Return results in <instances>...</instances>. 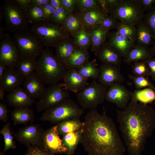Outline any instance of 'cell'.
<instances>
[{
    "instance_id": "cell-39",
    "label": "cell",
    "mask_w": 155,
    "mask_h": 155,
    "mask_svg": "<svg viewBox=\"0 0 155 155\" xmlns=\"http://www.w3.org/2000/svg\"><path fill=\"white\" fill-rule=\"evenodd\" d=\"M129 77L133 81L137 90L149 87L155 90V86L149 81L148 77L129 75Z\"/></svg>"
},
{
    "instance_id": "cell-10",
    "label": "cell",
    "mask_w": 155,
    "mask_h": 155,
    "mask_svg": "<svg viewBox=\"0 0 155 155\" xmlns=\"http://www.w3.org/2000/svg\"><path fill=\"white\" fill-rule=\"evenodd\" d=\"M68 91L60 82L49 85L39 99L36 107L38 112L53 107L70 98Z\"/></svg>"
},
{
    "instance_id": "cell-3",
    "label": "cell",
    "mask_w": 155,
    "mask_h": 155,
    "mask_svg": "<svg viewBox=\"0 0 155 155\" xmlns=\"http://www.w3.org/2000/svg\"><path fill=\"white\" fill-rule=\"evenodd\" d=\"M67 69L48 48L44 49L37 60L35 72L45 84L59 82Z\"/></svg>"
},
{
    "instance_id": "cell-19",
    "label": "cell",
    "mask_w": 155,
    "mask_h": 155,
    "mask_svg": "<svg viewBox=\"0 0 155 155\" xmlns=\"http://www.w3.org/2000/svg\"><path fill=\"white\" fill-rule=\"evenodd\" d=\"M7 101L10 105L15 108L29 107L33 104L34 99L23 88L20 87L9 92Z\"/></svg>"
},
{
    "instance_id": "cell-24",
    "label": "cell",
    "mask_w": 155,
    "mask_h": 155,
    "mask_svg": "<svg viewBox=\"0 0 155 155\" xmlns=\"http://www.w3.org/2000/svg\"><path fill=\"white\" fill-rule=\"evenodd\" d=\"M55 48L56 56L64 64L78 47L70 37L60 40Z\"/></svg>"
},
{
    "instance_id": "cell-54",
    "label": "cell",
    "mask_w": 155,
    "mask_h": 155,
    "mask_svg": "<svg viewBox=\"0 0 155 155\" xmlns=\"http://www.w3.org/2000/svg\"><path fill=\"white\" fill-rule=\"evenodd\" d=\"M7 68L4 64L2 62H0V79L3 76Z\"/></svg>"
},
{
    "instance_id": "cell-13",
    "label": "cell",
    "mask_w": 155,
    "mask_h": 155,
    "mask_svg": "<svg viewBox=\"0 0 155 155\" xmlns=\"http://www.w3.org/2000/svg\"><path fill=\"white\" fill-rule=\"evenodd\" d=\"M44 131L38 124H32L20 129L15 136L22 145L39 146Z\"/></svg>"
},
{
    "instance_id": "cell-29",
    "label": "cell",
    "mask_w": 155,
    "mask_h": 155,
    "mask_svg": "<svg viewBox=\"0 0 155 155\" xmlns=\"http://www.w3.org/2000/svg\"><path fill=\"white\" fill-rule=\"evenodd\" d=\"M78 48L85 51L92 45V40L88 30L84 27L75 31L71 35Z\"/></svg>"
},
{
    "instance_id": "cell-27",
    "label": "cell",
    "mask_w": 155,
    "mask_h": 155,
    "mask_svg": "<svg viewBox=\"0 0 155 155\" xmlns=\"http://www.w3.org/2000/svg\"><path fill=\"white\" fill-rule=\"evenodd\" d=\"M136 41L138 44L148 47L155 40L153 34L143 20L137 26Z\"/></svg>"
},
{
    "instance_id": "cell-45",
    "label": "cell",
    "mask_w": 155,
    "mask_h": 155,
    "mask_svg": "<svg viewBox=\"0 0 155 155\" xmlns=\"http://www.w3.org/2000/svg\"><path fill=\"white\" fill-rule=\"evenodd\" d=\"M27 148L25 155H51L39 146H31Z\"/></svg>"
},
{
    "instance_id": "cell-47",
    "label": "cell",
    "mask_w": 155,
    "mask_h": 155,
    "mask_svg": "<svg viewBox=\"0 0 155 155\" xmlns=\"http://www.w3.org/2000/svg\"><path fill=\"white\" fill-rule=\"evenodd\" d=\"M62 7L64 8L70 13L74 11L76 0H61Z\"/></svg>"
},
{
    "instance_id": "cell-6",
    "label": "cell",
    "mask_w": 155,
    "mask_h": 155,
    "mask_svg": "<svg viewBox=\"0 0 155 155\" xmlns=\"http://www.w3.org/2000/svg\"><path fill=\"white\" fill-rule=\"evenodd\" d=\"M84 112V110L69 98L53 107L45 110L40 119L53 124L58 123L68 119H79Z\"/></svg>"
},
{
    "instance_id": "cell-52",
    "label": "cell",
    "mask_w": 155,
    "mask_h": 155,
    "mask_svg": "<svg viewBox=\"0 0 155 155\" xmlns=\"http://www.w3.org/2000/svg\"><path fill=\"white\" fill-rule=\"evenodd\" d=\"M16 1L25 11L30 4L31 0H16Z\"/></svg>"
},
{
    "instance_id": "cell-44",
    "label": "cell",
    "mask_w": 155,
    "mask_h": 155,
    "mask_svg": "<svg viewBox=\"0 0 155 155\" xmlns=\"http://www.w3.org/2000/svg\"><path fill=\"white\" fill-rule=\"evenodd\" d=\"M119 22L112 16L108 15L102 20L100 25L104 29L109 31L112 28L117 29Z\"/></svg>"
},
{
    "instance_id": "cell-46",
    "label": "cell",
    "mask_w": 155,
    "mask_h": 155,
    "mask_svg": "<svg viewBox=\"0 0 155 155\" xmlns=\"http://www.w3.org/2000/svg\"><path fill=\"white\" fill-rule=\"evenodd\" d=\"M42 8L44 16V22H50L56 9L49 3L46 5Z\"/></svg>"
},
{
    "instance_id": "cell-28",
    "label": "cell",
    "mask_w": 155,
    "mask_h": 155,
    "mask_svg": "<svg viewBox=\"0 0 155 155\" xmlns=\"http://www.w3.org/2000/svg\"><path fill=\"white\" fill-rule=\"evenodd\" d=\"M11 116L14 125L26 123L33 121L35 119L34 111L28 107L15 108Z\"/></svg>"
},
{
    "instance_id": "cell-32",
    "label": "cell",
    "mask_w": 155,
    "mask_h": 155,
    "mask_svg": "<svg viewBox=\"0 0 155 155\" xmlns=\"http://www.w3.org/2000/svg\"><path fill=\"white\" fill-rule=\"evenodd\" d=\"M82 125L79 119H73L62 121L57 125L58 132L60 135L81 129Z\"/></svg>"
},
{
    "instance_id": "cell-36",
    "label": "cell",
    "mask_w": 155,
    "mask_h": 155,
    "mask_svg": "<svg viewBox=\"0 0 155 155\" xmlns=\"http://www.w3.org/2000/svg\"><path fill=\"white\" fill-rule=\"evenodd\" d=\"M71 35L75 31L84 27L81 19L75 13H70L62 26Z\"/></svg>"
},
{
    "instance_id": "cell-12",
    "label": "cell",
    "mask_w": 155,
    "mask_h": 155,
    "mask_svg": "<svg viewBox=\"0 0 155 155\" xmlns=\"http://www.w3.org/2000/svg\"><path fill=\"white\" fill-rule=\"evenodd\" d=\"M21 56L18 49L11 38L8 34L0 42V62L7 68H16Z\"/></svg>"
},
{
    "instance_id": "cell-37",
    "label": "cell",
    "mask_w": 155,
    "mask_h": 155,
    "mask_svg": "<svg viewBox=\"0 0 155 155\" xmlns=\"http://www.w3.org/2000/svg\"><path fill=\"white\" fill-rule=\"evenodd\" d=\"M0 133L3 136L4 142V148L3 152H5L11 149H15L16 146L14 141L9 123L5 124L0 130Z\"/></svg>"
},
{
    "instance_id": "cell-55",
    "label": "cell",
    "mask_w": 155,
    "mask_h": 155,
    "mask_svg": "<svg viewBox=\"0 0 155 155\" xmlns=\"http://www.w3.org/2000/svg\"><path fill=\"white\" fill-rule=\"evenodd\" d=\"M108 7L109 11L115 5L119 0H106Z\"/></svg>"
},
{
    "instance_id": "cell-34",
    "label": "cell",
    "mask_w": 155,
    "mask_h": 155,
    "mask_svg": "<svg viewBox=\"0 0 155 155\" xmlns=\"http://www.w3.org/2000/svg\"><path fill=\"white\" fill-rule=\"evenodd\" d=\"M96 60L88 61L83 66L78 69L79 73L83 77L94 80L98 79L100 75L99 68L97 67Z\"/></svg>"
},
{
    "instance_id": "cell-22",
    "label": "cell",
    "mask_w": 155,
    "mask_h": 155,
    "mask_svg": "<svg viewBox=\"0 0 155 155\" xmlns=\"http://www.w3.org/2000/svg\"><path fill=\"white\" fill-rule=\"evenodd\" d=\"M45 84L35 72L25 79L23 85L32 98L40 99L46 89Z\"/></svg>"
},
{
    "instance_id": "cell-57",
    "label": "cell",
    "mask_w": 155,
    "mask_h": 155,
    "mask_svg": "<svg viewBox=\"0 0 155 155\" xmlns=\"http://www.w3.org/2000/svg\"><path fill=\"white\" fill-rule=\"evenodd\" d=\"M152 53L154 55L155 54V41L153 43V46L150 49Z\"/></svg>"
},
{
    "instance_id": "cell-30",
    "label": "cell",
    "mask_w": 155,
    "mask_h": 155,
    "mask_svg": "<svg viewBox=\"0 0 155 155\" xmlns=\"http://www.w3.org/2000/svg\"><path fill=\"white\" fill-rule=\"evenodd\" d=\"M81 136V129L71 132L62 135V138L66 147L67 155H73L79 144L80 143Z\"/></svg>"
},
{
    "instance_id": "cell-2",
    "label": "cell",
    "mask_w": 155,
    "mask_h": 155,
    "mask_svg": "<svg viewBox=\"0 0 155 155\" xmlns=\"http://www.w3.org/2000/svg\"><path fill=\"white\" fill-rule=\"evenodd\" d=\"M117 119L129 155H141L155 129V110L132 97L127 106L117 109Z\"/></svg>"
},
{
    "instance_id": "cell-1",
    "label": "cell",
    "mask_w": 155,
    "mask_h": 155,
    "mask_svg": "<svg viewBox=\"0 0 155 155\" xmlns=\"http://www.w3.org/2000/svg\"><path fill=\"white\" fill-rule=\"evenodd\" d=\"M80 143L88 155H124L126 151L113 119L96 109L85 116Z\"/></svg>"
},
{
    "instance_id": "cell-26",
    "label": "cell",
    "mask_w": 155,
    "mask_h": 155,
    "mask_svg": "<svg viewBox=\"0 0 155 155\" xmlns=\"http://www.w3.org/2000/svg\"><path fill=\"white\" fill-rule=\"evenodd\" d=\"M89 58L88 51L78 48L64 64L67 70L78 69L86 63Z\"/></svg>"
},
{
    "instance_id": "cell-20",
    "label": "cell",
    "mask_w": 155,
    "mask_h": 155,
    "mask_svg": "<svg viewBox=\"0 0 155 155\" xmlns=\"http://www.w3.org/2000/svg\"><path fill=\"white\" fill-rule=\"evenodd\" d=\"M25 79L16 68H7L0 79V87L5 92H9L20 87L23 84Z\"/></svg>"
},
{
    "instance_id": "cell-59",
    "label": "cell",
    "mask_w": 155,
    "mask_h": 155,
    "mask_svg": "<svg viewBox=\"0 0 155 155\" xmlns=\"http://www.w3.org/2000/svg\"><path fill=\"white\" fill-rule=\"evenodd\" d=\"M154 104H155V102H154Z\"/></svg>"
},
{
    "instance_id": "cell-4",
    "label": "cell",
    "mask_w": 155,
    "mask_h": 155,
    "mask_svg": "<svg viewBox=\"0 0 155 155\" xmlns=\"http://www.w3.org/2000/svg\"><path fill=\"white\" fill-rule=\"evenodd\" d=\"M144 12L139 0H119L109 14L121 22L135 26L143 20Z\"/></svg>"
},
{
    "instance_id": "cell-56",
    "label": "cell",
    "mask_w": 155,
    "mask_h": 155,
    "mask_svg": "<svg viewBox=\"0 0 155 155\" xmlns=\"http://www.w3.org/2000/svg\"><path fill=\"white\" fill-rule=\"evenodd\" d=\"M5 92L3 89L0 87V100H3Z\"/></svg>"
},
{
    "instance_id": "cell-9",
    "label": "cell",
    "mask_w": 155,
    "mask_h": 155,
    "mask_svg": "<svg viewBox=\"0 0 155 155\" xmlns=\"http://www.w3.org/2000/svg\"><path fill=\"white\" fill-rule=\"evenodd\" d=\"M106 87L94 80L82 90L76 94L77 100L83 110L95 109L105 100Z\"/></svg>"
},
{
    "instance_id": "cell-15",
    "label": "cell",
    "mask_w": 155,
    "mask_h": 155,
    "mask_svg": "<svg viewBox=\"0 0 155 155\" xmlns=\"http://www.w3.org/2000/svg\"><path fill=\"white\" fill-rule=\"evenodd\" d=\"M99 83L106 87L116 83L121 84L125 80L119 67L110 64H102L99 67Z\"/></svg>"
},
{
    "instance_id": "cell-33",
    "label": "cell",
    "mask_w": 155,
    "mask_h": 155,
    "mask_svg": "<svg viewBox=\"0 0 155 155\" xmlns=\"http://www.w3.org/2000/svg\"><path fill=\"white\" fill-rule=\"evenodd\" d=\"M132 97L139 102L148 104L155 100V91L149 87L142 90H136L133 93Z\"/></svg>"
},
{
    "instance_id": "cell-8",
    "label": "cell",
    "mask_w": 155,
    "mask_h": 155,
    "mask_svg": "<svg viewBox=\"0 0 155 155\" xmlns=\"http://www.w3.org/2000/svg\"><path fill=\"white\" fill-rule=\"evenodd\" d=\"M13 39L21 57L36 59L44 49L41 41L30 30L15 32Z\"/></svg>"
},
{
    "instance_id": "cell-42",
    "label": "cell",
    "mask_w": 155,
    "mask_h": 155,
    "mask_svg": "<svg viewBox=\"0 0 155 155\" xmlns=\"http://www.w3.org/2000/svg\"><path fill=\"white\" fill-rule=\"evenodd\" d=\"M98 6H99L98 0H76L75 9L77 12L75 13Z\"/></svg>"
},
{
    "instance_id": "cell-7",
    "label": "cell",
    "mask_w": 155,
    "mask_h": 155,
    "mask_svg": "<svg viewBox=\"0 0 155 155\" xmlns=\"http://www.w3.org/2000/svg\"><path fill=\"white\" fill-rule=\"evenodd\" d=\"M41 41L44 46L55 48L61 40L70 37L63 27L50 22L32 24L30 30Z\"/></svg>"
},
{
    "instance_id": "cell-35",
    "label": "cell",
    "mask_w": 155,
    "mask_h": 155,
    "mask_svg": "<svg viewBox=\"0 0 155 155\" xmlns=\"http://www.w3.org/2000/svg\"><path fill=\"white\" fill-rule=\"evenodd\" d=\"M26 12L29 23L32 24H38L45 21L42 7L30 4Z\"/></svg>"
},
{
    "instance_id": "cell-53",
    "label": "cell",
    "mask_w": 155,
    "mask_h": 155,
    "mask_svg": "<svg viewBox=\"0 0 155 155\" xmlns=\"http://www.w3.org/2000/svg\"><path fill=\"white\" fill-rule=\"evenodd\" d=\"M49 4L56 9L62 7L61 0H49Z\"/></svg>"
},
{
    "instance_id": "cell-49",
    "label": "cell",
    "mask_w": 155,
    "mask_h": 155,
    "mask_svg": "<svg viewBox=\"0 0 155 155\" xmlns=\"http://www.w3.org/2000/svg\"><path fill=\"white\" fill-rule=\"evenodd\" d=\"M7 109L6 104L0 103V120L4 123L7 121Z\"/></svg>"
},
{
    "instance_id": "cell-38",
    "label": "cell",
    "mask_w": 155,
    "mask_h": 155,
    "mask_svg": "<svg viewBox=\"0 0 155 155\" xmlns=\"http://www.w3.org/2000/svg\"><path fill=\"white\" fill-rule=\"evenodd\" d=\"M117 32L120 35L136 41V28L135 26L120 22L116 29Z\"/></svg>"
},
{
    "instance_id": "cell-16",
    "label": "cell",
    "mask_w": 155,
    "mask_h": 155,
    "mask_svg": "<svg viewBox=\"0 0 155 155\" xmlns=\"http://www.w3.org/2000/svg\"><path fill=\"white\" fill-rule=\"evenodd\" d=\"M88 80L81 75L78 69H67L64 76L63 84L65 90L77 93L89 85Z\"/></svg>"
},
{
    "instance_id": "cell-5",
    "label": "cell",
    "mask_w": 155,
    "mask_h": 155,
    "mask_svg": "<svg viewBox=\"0 0 155 155\" xmlns=\"http://www.w3.org/2000/svg\"><path fill=\"white\" fill-rule=\"evenodd\" d=\"M5 29L12 33L29 30V22L26 11L16 0H6L2 6Z\"/></svg>"
},
{
    "instance_id": "cell-51",
    "label": "cell",
    "mask_w": 155,
    "mask_h": 155,
    "mask_svg": "<svg viewBox=\"0 0 155 155\" xmlns=\"http://www.w3.org/2000/svg\"><path fill=\"white\" fill-rule=\"evenodd\" d=\"M49 2V0H31L30 4L42 7Z\"/></svg>"
},
{
    "instance_id": "cell-31",
    "label": "cell",
    "mask_w": 155,
    "mask_h": 155,
    "mask_svg": "<svg viewBox=\"0 0 155 155\" xmlns=\"http://www.w3.org/2000/svg\"><path fill=\"white\" fill-rule=\"evenodd\" d=\"M36 63V59L30 57H21L16 69L25 79L35 72Z\"/></svg>"
},
{
    "instance_id": "cell-50",
    "label": "cell",
    "mask_w": 155,
    "mask_h": 155,
    "mask_svg": "<svg viewBox=\"0 0 155 155\" xmlns=\"http://www.w3.org/2000/svg\"><path fill=\"white\" fill-rule=\"evenodd\" d=\"M139 2L144 11H150L155 4V0H139Z\"/></svg>"
},
{
    "instance_id": "cell-25",
    "label": "cell",
    "mask_w": 155,
    "mask_h": 155,
    "mask_svg": "<svg viewBox=\"0 0 155 155\" xmlns=\"http://www.w3.org/2000/svg\"><path fill=\"white\" fill-rule=\"evenodd\" d=\"M88 30L92 40L91 50L95 53L106 42L109 30L104 29L100 24L92 27Z\"/></svg>"
},
{
    "instance_id": "cell-43",
    "label": "cell",
    "mask_w": 155,
    "mask_h": 155,
    "mask_svg": "<svg viewBox=\"0 0 155 155\" xmlns=\"http://www.w3.org/2000/svg\"><path fill=\"white\" fill-rule=\"evenodd\" d=\"M143 21L152 32L155 39V5L145 15Z\"/></svg>"
},
{
    "instance_id": "cell-21",
    "label": "cell",
    "mask_w": 155,
    "mask_h": 155,
    "mask_svg": "<svg viewBox=\"0 0 155 155\" xmlns=\"http://www.w3.org/2000/svg\"><path fill=\"white\" fill-rule=\"evenodd\" d=\"M95 54L102 64H112L119 67L121 64L122 56L117 50L106 42L98 51L95 53Z\"/></svg>"
},
{
    "instance_id": "cell-18",
    "label": "cell",
    "mask_w": 155,
    "mask_h": 155,
    "mask_svg": "<svg viewBox=\"0 0 155 155\" xmlns=\"http://www.w3.org/2000/svg\"><path fill=\"white\" fill-rule=\"evenodd\" d=\"M108 39L107 42L125 58L134 46L135 41L120 35L117 31L108 33Z\"/></svg>"
},
{
    "instance_id": "cell-40",
    "label": "cell",
    "mask_w": 155,
    "mask_h": 155,
    "mask_svg": "<svg viewBox=\"0 0 155 155\" xmlns=\"http://www.w3.org/2000/svg\"><path fill=\"white\" fill-rule=\"evenodd\" d=\"M70 13H71L63 7H59L56 10L50 22L62 27L65 20Z\"/></svg>"
},
{
    "instance_id": "cell-48",
    "label": "cell",
    "mask_w": 155,
    "mask_h": 155,
    "mask_svg": "<svg viewBox=\"0 0 155 155\" xmlns=\"http://www.w3.org/2000/svg\"><path fill=\"white\" fill-rule=\"evenodd\" d=\"M145 63L149 69L151 78L155 81V57H153Z\"/></svg>"
},
{
    "instance_id": "cell-41",
    "label": "cell",
    "mask_w": 155,
    "mask_h": 155,
    "mask_svg": "<svg viewBox=\"0 0 155 155\" xmlns=\"http://www.w3.org/2000/svg\"><path fill=\"white\" fill-rule=\"evenodd\" d=\"M132 72L135 76L148 77L150 75L149 69L145 62H135L132 65Z\"/></svg>"
},
{
    "instance_id": "cell-11",
    "label": "cell",
    "mask_w": 155,
    "mask_h": 155,
    "mask_svg": "<svg viewBox=\"0 0 155 155\" xmlns=\"http://www.w3.org/2000/svg\"><path fill=\"white\" fill-rule=\"evenodd\" d=\"M60 135L57 125L44 131L39 146L51 155L66 154L67 149Z\"/></svg>"
},
{
    "instance_id": "cell-23",
    "label": "cell",
    "mask_w": 155,
    "mask_h": 155,
    "mask_svg": "<svg viewBox=\"0 0 155 155\" xmlns=\"http://www.w3.org/2000/svg\"><path fill=\"white\" fill-rule=\"evenodd\" d=\"M154 55L148 47L137 44L130 51L123 61L128 64L133 62H146L153 57Z\"/></svg>"
},
{
    "instance_id": "cell-58",
    "label": "cell",
    "mask_w": 155,
    "mask_h": 155,
    "mask_svg": "<svg viewBox=\"0 0 155 155\" xmlns=\"http://www.w3.org/2000/svg\"><path fill=\"white\" fill-rule=\"evenodd\" d=\"M4 153L3 152H0V155H5Z\"/></svg>"
},
{
    "instance_id": "cell-14",
    "label": "cell",
    "mask_w": 155,
    "mask_h": 155,
    "mask_svg": "<svg viewBox=\"0 0 155 155\" xmlns=\"http://www.w3.org/2000/svg\"><path fill=\"white\" fill-rule=\"evenodd\" d=\"M133 93L121 84H113L107 91L105 100L113 103L119 108L123 109L128 105L131 100Z\"/></svg>"
},
{
    "instance_id": "cell-17",
    "label": "cell",
    "mask_w": 155,
    "mask_h": 155,
    "mask_svg": "<svg viewBox=\"0 0 155 155\" xmlns=\"http://www.w3.org/2000/svg\"><path fill=\"white\" fill-rule=\"evenodd\" d=\"M75 13L81 19L84 26L88 30L100 24L102 20L108 15L99 6Z\"/></svg>"
}]
</instances>
